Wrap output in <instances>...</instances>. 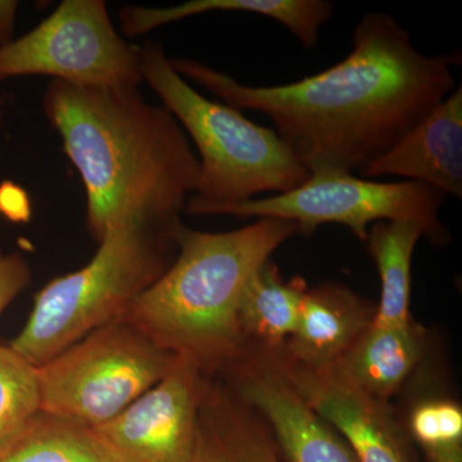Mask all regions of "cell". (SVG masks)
I'll return each mask as SVG.
<instances>
[{"label": "cell", "instance_id": "6da1fadb", "mask_svg": "<svg viewBox=\"0 0 462 462\" xmlns=\"http://www.w3.org/2000/svg\"><path fill=\"white\" fill-rule=\"evenodd\" d=\"M178 74L225 105L267 116L310 172H360L456 88L457 54L425 56L384 12L364 14L352 51L320 74L291 84L249 87L190 58H170Z\"/></svg>", "mask_w": 462, "mask_h": 462}, {"label": "cell", "instance_id": "7a4b0ae2", "mask_svg": "<svg viewBox=\"0 0 462 462\" xmlns=\"http://www.w3.org/2000/svg\"><path fill=\"white\" fill-rule=\"evenodd\" d=\"M139 87H83L51 80L42 109L83 180L87 226L97 242L134 217L180 221L200 165L187 134Z\"/></svg>", "mask_w": 462, "mask_h": 462}, {"label": "cell", "instance_id": "3957f363", "mask_svg": "<svg viewBox=\"0 0 462 462\" xmlns=\"http://www.w3.org/2000/svg\"><path fill=\"white\" fill-rule=\"evenodd\" d=\"M291 221L258 218L240 229L206 233L181 223L171 231L178 254L123 316L156 345L202 366L239 352V303L249 279L285 240Z\"/></svg>", "mask_w": 462, "mask_h": 462}, {"label": "cell", "instance_id": "277c9868", "mask_svg": "<svg viewBox=\"0 0 462 462\" xmlns=\"http://www.w3.org/2000/svg\"><path fill=\"white\" fill-rule=\"evenodd\" d=\"M180 223L134 217L112 225L87 266L36 293L25 328L9 346L41 367L91 331L121 320L175 260L171 231Z\"/></svg>", "mask_w": 462, "mask_h": 462}, {"label": "cell", "instance_id": "5b68a950", "mask_svg": "<svg viewBox=\"0 0 462 462\" xmlns=\"http://www.w3.org/2000/svg\"><path fill=\"white\" fill-rule=\"evenodd\" d=\"M138 51L143 80L199 152V187L185 206L188 214L200 207L245 202L258 194L287 193L310 178L275 130L199 94L176 72L160 42H145Z\"/></svg>", "mask_w": 462, "mask_h": 462}, {"label": "cell", "instance_id": "8992f818", "mask_svg": "<svg viewBox=\"0 0 462 462\" xmlns=\"http://www.w3.org/2000/svg\"><path fill=\"white\" fill-rule=\"evenodd\" d=\"M175 360L130 322H111L38 367L41 411L94 430L156 385Z\"/></svg>", "mask_w": 462, "mask_h": 462}, {"label": "cell", "instance_id": "52a82bcc", "mask_svg": "<svg viewBox=\"0 0 462 462\" xmlns=\"http://www.w3.org/2000/svg\"><path fill=\"white\" fill-rule=\"evenodd\" d=\"M445 194L416 181H378L337 169H319L296 189L236 205L200 207L190 215L279 218L300 226V233L322 224L345 225L367 240L369 226L380 221H413L425 236L445 234L438 218Z\"/></svg>", "mask_w": 462, "mask_h": 462}, {"label": "cell", "instance_id": "ba28073f", "mask_svg": "<svg viewBox=\"0 0 462 462\" xmlns=\"http://www.w3.org/2000/svg\"><path fill=\"white\" fill-rule=\"evenodd\" d=\"M44 75L83 87H139L138 47L116 32L103 0H65L50 17L0 47V81Z\"/></svg>", "mask_w": 462, "mask_h": 462}, {"label": "cell", "instance_id": "9c48e42d", "mask_svg": "<svg viewBox=\"0 0 462 462\" xmlns=\"http://www.w3.org/2000/svg\"><path fill=\"white\" fill-rule=\"evenodd\" d=\"M202 365L176 356L156 385L91 430L115 462H189L205 384Z\"/></svg>", "mask_w": 462, "mask_h": 462}, {"label": "cell", "instance_id": "30bf717a", "mask_svg": "<svg viewBox=\"0 0 462 462\" xmlns=\"http://www.w3.org/2000/svg\"><path fill=\"white\" fill-rule=\"evenodd\" d=\"M291 387L345 438L358 462H413L402 430L384 401L365 393L331 364H278Z\"/></svg>", "mask_w": 462, "mask_h": 462}, {"label": "cell", "instance_id": "8fae6325", "mask_svg": "<svg viewBox=\"0 0 462 462\" xmlns=\"http://www.w3.org/2000/svg\"><path fill=\"white\" fill-rule=\"evenodd\" d=\"M236 392L272 425L288 462H358L345 438L302 400L278 364L252 365L236 380Z\"/></svg>", "mask_w": 462, "mask_h": 462}, {"label": "cell", "instance_id": "7c38bea8", "mask_svg": "<svg viewBox=\"0 0 462 462\" xmlns=\"http://www.w3.org/2000/svg\"><path fill=\"white\" fill-rule=\"evenodd\" d=\"M361 178L396 176L421 182L445 196L462 199V88L412 126L387 153L360 172Z\"/></svg>", "mask_w": 462, "mask_h": 462}, {"label": "cell", "instance_id": "4fadbf2b", "mask_svg": "<svg viewBox=\"0 0 462 462\" xmlns=\"http://www.w3.org/2000/svg\"><path fill=\"white\" fill-rule=\"evenodd\" d=\"M369 314V307L360 298L337 285L305 293L291 337V363L309 367L336 363L373 324Z\"/></svg>", "mask_w": 462, "mask_h": 462}, {"label": "cell", "instance_id": "5bb4252c", "mask_svg": "<svg viewBox=\"0 0 462 462\" xmlns=\"http://www.w3.org/2000/svg\"><path fill=\"white\" fill-rule=\"evenodd\" d=\"M208 12H245L272 18L312 50L318 47L320 27L333 17L334 5L327 0H189L172 7L124 5L120 9L121 32L127 38H135Z\"/></svg>", "mask_w": 462, "mask_h": 462}, {"label": "cell", "instance_id": "9a60e30c", "mask_svg": "<svg viewBox=\"0 0 462 462\" xmlns=\"http://www.w3.org/2000/svg\"><path fill=\"white\" fill-rule=\"evenodd\" d=\"M189 462H282L276 442L240 398L205 385Z\"/></svg>", "mask_w": 462, "mask_h": 462}, {"label": "cell", "instance_id": "2e32d148", "mask_svg": "<svg viewBox=\"0 0 462 462\" xmlns=\"http://www.w3.org/2000/svg\"><path fill=\"white\" fill-rule=\"evenodd\" d=\"M421 354V337L411 324L402 328L372 324L334 365L356 387L385 401L402 385Z\"/></svg>", "mask_w": 462, "mask_h": 462}, {"label": "cell", "instance_id": "e0dca14e", "mask_svg": "<svg viewBox=\"0 0 462 462\" xmlns=\"http://www.w3.org/2000/svg\"><path fill=\"white\" fill-rule=\"evenodd\" d=\"M425 236L413 221H380L369 231L370 254L378 266L382 296L373 325L402 328L410 324L411 261L418 240Z\"/></svg>", "mask_w": 462, "mask_h": 462}, {"label": "cell", "instance_id": "ac0fdd59", "mask_svg": "<svg viewBox=\"0 0 462 462\" xmlns=\"http://www.w3.org/2000/svg\"><path fill=\"white\" fill-rule=\"evenodd\" d=\"M306 291L302 282H285L270 260L254 273L239 303L240 331L279 343L296 331Z\"/></svg>", "mask_w": 462, "mask_h": 462}, {"label": "cell", "instance_id": "d6986e66", "mask_svg": "<svg viewBox=\"0 0 462 462\" xmlns=\"http://www.w3.org/2000/svg\"><path fill=\"white\" fill-rule=\"evenodd\" d=\"M0 462H115L94 431L39 412L0 449Z\"/></svg>", "mask_w": 462, "mask_h": 462}, {"label": "cell", "instance_id": "ffe728a7", "mask_svg": "<svg viewBox=\"0 0 462 462\" xmlns=\"http://www.w3.org/2000/svg\"><path fill=\"white\" fill-rule=\"evenodd\" d=\"M41 412L38 367L0 345V449Z\"/></svg>", "mask_w": 462, "mask_h": 462}, {"label": "cell", "instance_id": "44dd1931", "mask_svg": "<svg viewBox=\"0 0 462 462\" xmlns=\"http://www.w3.org/2000/svg\"><path fill=\"white\" fill-rule=\"evenodd\" d=\"M411 431L425 449L461 445V409L442 401L420 404L412 412Z\"/></svg>", "mask_w": 462, "mask_h": 462}, {"label": "cell", "instance_id": "7402d4cb", "mask_svg": "<svg viewBox=\"0 0 462 462\" xmlns=\"http://www.w3.org/2000/svg\"><path fill=\"white\" fill-rule=\"evenodd\" d=\"M32 270L18 254H3L0 249V314L30 285Z\"/></svg>", "mask_w": 462, "mask_h": 462}, {"label": "cell", "instance_id": "603a6c76", "mask_svg": "<svg viewBox=\"0 0 462 462\" xmlns=\"http://www.w3.org/2000/svg\"><path fill=\"white\" fill-rule=\"evenodd\" d=\"M0 214L12 223H27L32 216V205L23 188L12 181L0 184Z\"/></svg>", "mask_w": 462, "mask_h": 462}, {"label": "cell", "instance_id": "cb8c5ba5", "mask_svg": "<svg viewBox=\"0 0 462 462\" xmlns=\"http://www.w3.org/2000/svg\"><path fill=\"white\" fill-rule=\"evenodd\" d=\"M18 2L0 0V47L14 41Z\"/></svg>", "mask_w": 462, "mask_h": 462}, {"label": "cell", "instance_id": "d4e9b609", "mask_svg": "<svg viewBox=\"0 0 462 462\" xmlns=\"http://www.w3.org/2000/svg\"><path fill=\"white\" fill-rule=\"evenodd\" d=\"M425 451L428 452L430 462H462L461 445L437 447Z\"/></svg>", "mask_w": 462, "mask_h": 462}]
</instances>
